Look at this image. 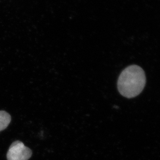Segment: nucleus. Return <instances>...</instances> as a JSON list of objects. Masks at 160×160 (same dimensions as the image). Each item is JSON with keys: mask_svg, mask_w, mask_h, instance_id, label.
<instances>
[{"mask_svg": "<svg viewBox=\"0 0 160 160\" xmlns=\"http://www.w3.org/2000/svg\"><path fill=\"white\" fill-rule=\"evenodd\" d=\"M11 121V117L9 113L5 111H0V131L8 128Z\"/></svg>", "mask_w": 160, "mask_h": 160, "instance_id": "obj_3", "label": "nucleus"}, {"mask_svg": "<svg viewBox=\"0 0 160 160\" xmlns=\"http://www.w3.org/2000/svg\"><path fill=\"white\" fill-rule=\"evenodd\" d=\"M32 152L22 142L16 141L11 145L7 153L8 160H28Z\"/></svg>", "mask_w": 160, "mask_h": 160, "instance_id": "obj_2", "label": "nucleus"}, {"mask_svg": "<svg viewBox=\"0 0 160 160\" xmlns=\"http://www.w3.org/2000/svg\"><path fill=\"white\" fill-rule=\"evenodd\" d=\"M146 82L145 72L137 65L125 68L119 76L118 88L124 97L131 98L138 95L145 88Z\"/></svg>", "mask_w": 160, "mask_h": 160, "instance_id": "obj_1", "label": "nucleus"}]
</instances>
